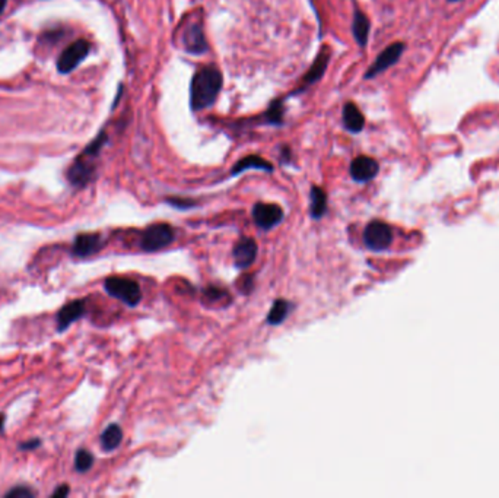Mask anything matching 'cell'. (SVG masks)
I'll return each instance as SVG.
<instances>
[{"mask_svg":"<svg viewBox=\"0 0 499 498\" xmlns=\"http://www.w3.org/2000/svg\"><path fill=\"white\" fill-rule=\"evenodd\" d=\"M224 77L216 66L200 68L192 80L190 85V105L193 112L204 110L215 104L222 89Z\"/></svg>","mask_w":499,"mask_h":498,"instance_id":"cell-1","label":"cell"},{"mask_svg":"<svg viewBox=\"0 0 499 498\" xmlns=\"http://www.w3.org/2000/svg\"><path fill=\"white\" fill-rule=\"evenodd\" d=\"M107 142V133L101 132L93 141L85 148V151L76 158L72 167L68 171V180L76 186V188H84L86 186L93 173H95V158L98 157L100 151Z\"/></svg>","mask_w":499,"mask_h":498,"instance_id":"cell-2","label":"cell"},{"mask_svg":"<svg viewBox=\"0 0 499 498\" xmlns=\"http://www.w3.org/2000/svg\"><path fill=\"white\" fill-rule=\"evenodd\" d=\"M105 291L112 295V297L123 301L130 307H135L142 300V291L136 281L129 278H118L113 276L105 279L104 284Z\"/></svg>","mask_w":499,"mask_h":498,"instance_id":"cell-3","label":"cell"},{"mask_svg":"<svg viewBox=\"0 0 499 498\" xmlns=\"http://www.w3.org/2000/svg\"><path fill=\"white\" fill-rule=\"evenodd\" d=\"M174 239L176 231L173 227L168 224H153L145 229L140 246H142L145 252L152 253L169 246L174 241Z\"/></svg>","mask_w":499,"mask_h":498,"instance_id":"cell-4","label":"cell"},{"mask_svg":"<svg viewBox=\"0 0 499 498\" xmlns=\"http://www.w3.org/2000/svg\"><path fill=\"white\" fill-rule=\"evenodd\" d=\"M365 246L374 252H383L393 241V231L381 221H372L367 225L364 232Z\"/></svg>","mask_w":499,"mask_h":498,"instance_id":"cell-5","label":"cell"},{"mask_svg":"<svg viewBox=\"0 0 499 498\" xmlns=\"http://www.w3.org/2000/svg\"><path fill=\"white\" fill-rule=\"evenodd\" d=\"M89 50H91V44L86 40L75 41L59 57V63H57L59 70L61 73L72 72L75 68L79 66L81 61L89 54Z\"/></svg>","mask_w":499,"mask_h":498,"instance_id":"cell-6","label":"cell"},{"mask_svg":"<svg viewBox=\"0 0 499 498\" xmlns=\"http://www.w3.org/2000/svg\"><path fill=\"white\" fill-rule=\"evenodd\" d=\"M253 220L259 228L268 231L284 221V211L275 204H256Z\"/></svg>","mask_w":499,"mask_h":498,"instance_id":"cell-7","label":"cell"},{"mask_svg":"<svg viewBox=\"0 0 499 498\" xmlns=\"http://www.w3.org/2000/svg\"><path fill=\"white\" fill-rule=\"evenodd\" d=\"M403 52H404V44L403 43L390 44L384 52L380 53V56L376 59V61H374V63L371 65V68L367 70V73H365L367 80H371V77H376L377 75L383 73L388 68H392L393 65H396L397 60L403 54Z\"/></svg>","mask_w":499,"mask_h":498,"instance_id":"cell-8","label":"cell"},{"mask_svg":"<svg viewBox=\"0 0 499 498\" xmlns=\"http://www.w3.org/2000/svg\"><path fill=\"white\" fill-rule=\"evenodd\" d=\"M183 45L187 53L204 54L208 52L209 45L200 24H190L183 34Z\"/></svg>","mask_w":499,"mask_h":498,"instance_id":"cell-9","label":"cell"},{"mask_svg":"<svg viewBox=\"0 0 499 498\" xmlns=\"http://www.w3.org/2000/svg\"><path fill=\"white\" fill-rule=\"evenodd\" d=\"M259 247L253 239L243 237L236 246H233V262L238 269H247L252 266L257 257Z\"/></svg>","mask_w":499,"mask_h":498,"instance_id":"cell-10","label":"cell"},{"mask_svg":"<svg viewBox=\"0 0 499 498\" xmlns=\"http://www.w3.org/2000/svg\"><path fill=\"white\" fill-rule=\"evenodd\" d=\"M378 171H380L378 163L371 157H365V155L356 157L351 163V177L358 183L371 181L378 174Z\"/></svg>","mask_w":499,"mask_h":498,"instance_id":"cell-11","label":"cell"},{"mask_svg":"<svg viewBox=\"0 0 499 498\" xmlns=\"http://www.w3.org/2000/svg\"><path fill=\"white\" fill-rule=\"evenodd\" d=\"M330 49L327 47V45H324V47L320 50V53L317 54L316 60L313 61V65L309 66V69L307 70L304 80H302V86L300 89H296L295 92H300V91H304L307 86L316 84L317 81H320L325 69H327V65H329V60H330ZM295 92H292V94H295ZM291 94V96H292Z\"/></svg>","mask_w":499,"mask_h":498,"instance_id":"cell-12","label":"cell"},{"mask_svg":"<svg viewBox=\"0 0 499 498\" xmlns=\"http://www.w3.org/2000/svg\"><path fill=\"white\" fill-rule=\"evenodd\" d=\"M343 126L351 133H360L365 126V117L355 103H346L343 107Z\"/></svg>","mask_w":499,"mask_h":498,"instance_id":"cell-13","label":"cell"},{"mask_svg":"<svg viewBox=\"0 0 499 498\" xmlns=\"http://www.w3.org/2000/svg\"><path fill=\"white\" fill-rule=\"evenodd\" d=\"M102 240L98 234H81L77 236L73 244V255L86 257L101 250Z\"/></svg>","mask_w":499,"mask_h":498,"instance_id":"cell-14","label":"cell"},{"mask_svg":"<svg viewBox=\"0 0 499 498\" xmlns=\"http://www.w3.org/2000/svg\"><path fill=\"white\" fill-rule=\"evenodd\" d=\"M84 315H85V303L84 301H73V303L65 305L60 310L59 317H57L59 331L68 329L75 320L82 317Z\"/></svg>","mask_w":499,"mask_h":498,"instance_id":"cell-15","label":"cell"},{"mask_svg":"<svg viewBox=\"0 0 499 498\" xmlns=\"http://www.w3.org/2000/svg\"><path fill=\"white\" fill-rule=\"evenodd\" d=\"M247 169H261V171H268V173H272L273 165L269 161L259 157V155H248V157H244L243 160H240L236 165H233V168L231 171V176H238Z\"/></svg>","mask_w":499,"mask_h":498,"instance_id":"cell-16","label":"cell"},{"mask_svg":"<svg viewBox=\"0 0 499 498\" xmlns=\"http://www.w3.org/2000/svg\"><path fill=\"white\" fill-rule=\"evenodd\" d=\"M369 29H371L369 20L365 17V15L361 10H355L353 24H352V33H353V37H355L356 43L360 44V47H365V45H367Z\"/></svg>","mask_w":499,"mask_h":498,"instance_id":"cell-17","label":"cell"},{"mask_svg":"<svg viewBox=\"0 0 499 498\" xmlns=\"http://www.w3.org/2000/svg\"><path fill=\"white\" fill-rule=\"evenodd\" d=\"M325 211H327L325 192L321 188H318V186H313L309 192V213L314 220H321Z\"/></svg>","mask_w":499,"mask_h":498,"instance_id":"cell-18","label":"cell"},{"mask_svg":"<svg viewBox=\"0 0 499 498\" xmlns=\"http://www.w3.org/2000/svg\"><path fill=\"white\" fill-rule=\"evenodd\" d=\"M121 440H123V431L117 424L108 425L101 435V444L107 451L117 448L121 444Z\"/></svg>","mask_w":499,"mask_h":498,"instance_id":"cell-19","label":"cell"},{"mask_svg":"<svg viewBox=\"0 0 499 498\" xmlns=\"http://www.w3.org/2000/svg\"><path fill=\"white\" fill-rule=\"evenodd\" d=\"M264 123L272 126H282L284 124V100H275L269 110L264 114Z\"/></svg>","mask_w":499,"mask_h":498,"instance_id":"cell-20","label":"cell"},{"mask_svg":"<svg viewBox=\"0 0 499 498\" xmlns=\"http://www.w3.org/2000/svg\"><path fill=\"white\" fill-rule=\"evenodd\" d=\"M288 313H289V303L285 300H276L268 315V323L275 326L280 324L286 319Z\"/></svg>","mask_w":499,"mask_h":498,"instance_id":"cell-21","label":"cell"},{"mask_svg":"<svg viewBox=\"0 0 499 498\" xmlns=\"http://www.w3.org/2000/svg\"><path fill=\"white\" fill-rule=\"evenodd\" d=\"M93 463V458L86 450H79L76 453V459H75V466L76 471L79 472H86L91 469V466Z\"/></svg>","mask_w":499,"mask_h":498,"instance_id":"cell-22","label":"cell"},{"mask_svg":"<svg viewBox=\"0 0 499 498\" xmlns=\"http://www.w3.org/2000/svg\"><path fill=\"white\" fill-rule=\"evenodd\" d=\"M34 494H33V491H29L28 488H25V487H18V488H15V490H12V491H9L8 494H6V497H10V498H21V497H33Z\"/></svg>","mask_w":499,"mask_h":498,"instance_id":"cell-23","label":"cell"},{"mask_svg":"<svg viewBox=\"0 0 499 498\" xmlns=\"http://www.w3.org/2000/svg\"><path fill=\"white\" fill-rule=\"evenodd\" d=\"M167 202H168V204L173 205L174 208H181V209L192 208V206L194 205V202H192V200H184V199H168Z\"/></svg>","mask_w":499,"mask_h":498,"instance_id":"cell-24","label":"cell"},{"mask_svg":"<svg viewBox=\"0 0 499 498\" xmlns=\"http://www.w3.org/2000/svg\"><path fill=\"white\" fill-rule=\"evenodd\" d=\"M206 294L209 295L210 299H215V300H217L220 297H222V295H225V292H224V291L217 289L216 287H215V288H213V287H210V289H208V292H206Z\"/></svg>","mask_w":499,"mask_h":498,"instance_id":"cell-25","label":"cell"},{"mask_svg":"<svg viewBox=\"0 0 499 498\" xmlns=\"http://www.w3.org/2000/svg\"><path fill=\"white\" fill-rule=\"evenodd\" d=\"M69 494V487L68 485H61L60 488H57L53 492V497H66Z\"/></svg>","mask_w":499,"mask_h":498,"instance_id":"cell-26","label":"cell"},{"mask_svg":"<svg viewBox=\"0 0 499 498\" xmlns=\"http://www.w3.org/2000/svg\"><path fill=\"white\" fill-rule=\"evenodd\" d=\"M289 158H291V149L288 146H284L282 153H280V160L285 163H289Z\"/></svg>","mask_w":499,"mask_h":498,"instance_id":"cell-27","label":"cell"},{"mask_svg":"<svg viewBox=\"0 0 499 498\" xmlns=\"http://www.w3.org/2000/svg\"><path fill=\"white\" fill-rule=\"evenodd\" d=\"M40 446V442L38 440H33V442H29V443H25V444H22L21 446V448H24V450H28V448H36V447H38Z\"/></svg>","mask_w":499,"mask_h":498,"instance_id":"cell-28","label":"cell"},{"mask_svg":"<svg viewBox=\"0 0 499 498\" xmlns=\"http://www.w3.org/2000/svg\"><path fill=\"white\" fill-rule=\"evenodd\" d=\"M6 2H8V0H0V15L3 13V10L6 8Z\"/></svg>","mask_w":499,"mask_h":498,"instance_id":"cell-29","label":"cell"},{"mask_svg":"<svg viewBox=\"0 0 499 498\" xmlns=\"http://www.w3.org/2000/svg\"><path fill=\"white\" fill-rule=\"evenodd\" d=\"M3 425H5V416L0 415V432L3 431Z\"/></svg>","mask_w":499,"mask_h":498,"instance_id":"cell-30","label":"cell"},{"mask_svg":"<svg viewBox=\"0 0 499 498\" xmlns=\"http://www.w3.org/2000/svg\"><path fill=\"white\" fill-rule=\"evenodd\" d=\"M450 2H459V0H450Z\"/></svg>","mask_w":499,"mask_h":498,"instance_id":"cell-31","label":"cell"}]
</instances>
